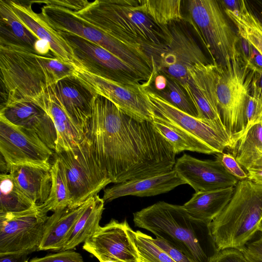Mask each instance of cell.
<instances>
[{"label":"cell","instance_id":"cell-1","mask_svg":"<svg viewBox=\"0 0 262 262\" xmlns=\"http://www.w3.org/2000/svg\"><path fill=\"white\" fill-rule=\"evenodd\" d=\"M86 136L112 183L166 173L176 163L172 146L152 122L136 119L99 95L93 97Z\"/></svg>","mask_w":262,"mask_h":262},{"label":"cell","instance_id":"cell-2","mask_svg":"<svg viewBox=\"0 0 262 262\" xmlns=\"http://www.w3.org/2000/svg\"><path fill=\"white\" fill-rule=\"evenodd\" d=\"M1 36V79L5 102H32L39 105L47 91L73 76L74 67L55 57L40 55L9 33Z\"/></svg>","mask_w":262,"mask_h":262},{"label":"cell","instance_id":"cell-3","mask_svg":"<svg viewBox=\"0 0 262 262\" xmlns=\"http://www.w3.org/2000/svg\"><path fill=\"white\" fill-rule=\"evenodd\" d=\"M135 2L84 1L78 10L71 11L90 26L125 44L143 50L149 57L150 52L163 42L164 34L160 26L134 9Z\"/></svg>","mask_w":262,"mask_h":262},{"label":"cell","instance_id":"cell-4","mask_svg":"<svg viewBox=\"0 0 262 262\" xmlns=\"http://www.w3.org/2000/svg\"><path fill=\"white\" fill-rule=\"evenodd\" d=\"M262 220V185L238 181L221 213L208 226L215 251L240 249L258 232Z\"/></svg>","mask_w":262,"mask_h":262},{"label":"cell","instance_id":"cell-5","mask_svg":"<svg viewBox=\"0 0 262 262\" xmlns=\"http://www.w3.org/2000/svg\"><path fill=\"white\" fill-rule=\"evenodd\" d=\"M133 216L136 227L166 241L193 262H208L210 256L199 235V228L206 225L191 217L183 206L158 202L135 212Z\"/></svg>","mask_w":262,"mask_h":262},{"label":"cell","instance_id":"cell-6","mask_svg":"<svg viewBox=\"0 0 262 262\" xmlns=\"http://www.w3.org/2000/svg\"><path fill=\"white\" fill-rule=\"evenodd\" d=\"M188 20L211 55L213 63L226 69L239 57L237 30L220 1L190 0Z\"/></svg>","mask_w":262,"mask_h":262},{"label":"cell","instance_id":"cell-7","mask_svg":"<svg viewBox=\"0 0 262 262\" xmlns=\"http://www.w3.org/2000/svg\"><path fill=\"white\" fill-rule=\"evenodd\" d=\"M41 15L58 33L76 35L106 49L137 70L148 81L153 76L151 58L142 49L125 44L75 16L69 9L42 2Z\"/></svg>","mask_w":262,"mask_h":262},{"label":"cell","instance_id":"cell-8","mask_svg":"<svg viewBox=\"0 0 262 262\" xmlns=\"http://www.w3.org/2000/svg\"><path fill=\"white\" fill-rule=\"evenodd\" d=\"M160 27L164 34L163 41L149 53L154 74L173 79L184 88L189 69L197 63L210 62L184 20Z\"/></svg>","mask_w":262,"mask_h":262},{"label":"cell","instance_id":"cell-9","mask_svg":"<svg viewBox=\"0 0 262 262\" xmlns=\"http://www.w3.org/2000/svg\"><path fill=\"white\" fill-rule=\"evenodd\" d=\"M219 68L218 106L232 148L247 128L246 107L255 71L246 66L241 57L226 69Z\"/></svg>","mask_w":262,"mask_h":262},{"label":"cell","instance_id":"cell-10","mask_svg":"<svg viewBox=\"0 0 262 262\" xmlns=\"http://www.w3.org/2000/svg\"><path fill=\"white\" fill-rule=\"evenodd\" d=\"M63 166L70 191V208L79 207L112 183L97 160L86 136L77 147L55 153Z\"/></svg>","mask_w":262,"mask_h":262},{"label":"cell","instance_id":"cell-11","mask_svg":"<svg viewBox=\"0 0 262 262\" xmlns=\"http://www.w3.org/2000/svg\"><path fill=\"white\" fill-rule=\"evenodd\" d=\"M73 76L93 96L106 98L125 114L137 120L153 121L154 111L144 84H124L78 67L74 68Z\"/></svg>","mask_w":262,"mask_h":262},{"label":"cell","instance_id":"cell-12","mask_svg":"<svg viewBox=\"0 0 262 262\" xmlns=\"http://www.w3.org/2000/svg\"><path fill=\"white\" fill-rule=\"evenodd\" d=\"M48 217L37 205L20 212L0 214V256L38 250Z\"/></svg>","mask_w":262,"mask_h":262},{"label":"cell","instance_id":"cell-13","mask_svg":"<svg viewBox=\"0 0 262 262\" xmlns=\"http://www.w3.org/2000/svg\"><path fill=\"white\" fill-rule=\"evenodd\" d=\"M59 33L73 49L81 68L124 84L136 86L148 82L137 70L99 45L76 35Z\"/></svg>","mask_w":262,"mask_h":262},{"label":"cell","instance_id":"cell-14","mask_svg":"<svg viewBox=\"0 0 262 262\" xmlns=\"http://www.w3.org/2000/svg\"><path fill=\"white\" fill-rule=\"evenodd\" d=\"M0 152L7 172L11 167L29 165L50 170L53 151L34 132L0 118Z\"/></svg>","mask_w":262,"mask_h":262},{"label":"cell","instance_id":"cell-15","mask_svg":"<svg viewBox=\"0 0 262 262\" xmlns=\"http://www.w3.org/2000/svg\"><path fill=\"white\" fill-rule=\"evenodd\" d=\"M219 68L213 63H197L188 70L184 88L195 107L198 117L214 129L232 147L231 140L222 122L217 100L216 84Z\"/></svg>","mask_w":262,"mask_h":262},{"label":"cell","instance_id":"cell-16","mask_svg":"<svg viewBox=\"0 0 262 262\" xmlns=\"http://www.w3.org/2000/svg\"><path fill=\"white\" fill-rule=\"evenodd\" d=\"M154 111V120L164 123L213 149L224 152L229 145L210 125L172 105L158 94L145 88Z\"/></svg>","mask_w":262,"mask_h":262},{"label":"cell","instance_id":"cell-17","mask_svg":"<svg viewBox=\"0 0 262 262\" xmlns=\"http://www.w3.org/2000/svg\"><path fill=\"white\" fill-rule=\"evenodd\" d=\"M127 221L112 219L100 226L83 245V249L100 262H141L136 246L128 233Z\"/></svg>","mask_w":262,"mask_h":262},{"label":"cell","instance_id":"cell-18","mask_svg":"<svg viewBox=\"0 0 262 262\" xmlns=\"http://www.w3.org/2000/svg\"><path fill=\"white\" fill-rule=\"evenodd\" d=\"M173 169L195 192L235 187L238 182L216 159L200 160L184 154L176 162Z\"/></svg>","mask_w":262,"mask_h":262},{"label":"cell","instance_id":"cell-19","mask_svg":"<svg viewBox=\"0 0 262 262\" xmlns=\"http://www.w3.org/2000/svg\"><path fill=\"white\" fill-rule=\"evenodd\" d=\"M20 22L38 39L48 41L51 52L59 61L74 67L82 68L74 52L65 38L54 30L41 14L35 13L29 4L9 1Z\"/></svg>","mask_w":262,"mask_h":262},{"label":"cell","instance_id":"cell-20","mask_svg":"<svg viewBox=\"0 0 262 262\" xmlns=\"http://www.w3.org/2000/svg\"><path fill=\"white\" fill-rule=\"evenodd\" d=\"M0 118L10 123L35 132L44 143L55 151L57 134L48 113L32 102H18L1 106Z\"/></svg>","mask_w":262,"mask_h":262},{"label":"cell","instance_id":"cell-21","mask_svg":"<svg viewBox=\"0 0 262 262\" xmlns=\"http://www.w3.org/2000/svg\"><path fill=\"white\" fill-rule=\"evenodd\" d=\"M53 91L71 120L86 136L94 96L73 76L59 80Z\"/></svg>","mask_w":262,"mask_h":262},{"label":"cell","instance_id":"cell-22","mask_svg":"<svg viewBox=\"0 0 262 262\" xmlns=\"http://www.w3.org/2000/svg\"><path fill=\"white\" fill-rule=\"evenodd\" d=\"M185 184L184 180L172 169L162 174L116 184L104 189L102 199L104 203H108L127 195L154 196L168 192Z\"/></svg>","mask_w":262,"mask_h":262},{"label":"cell","instance_id":"cell-23","mask_svg":"<svg viewBox=\"0 0 262 262\" xmlns=\"http://www.w3.org/2000/svg\"><path fill=\"white\" fill-rule=\"evenodd\" d=\"M39 106L48 113L54 123L57 134L55 153L72 150L83 141L86 136L64 111L54 94L53 86L45 93Z\"/></svg>","mask_w":262,"mask_h":262},{"label":"cell","instance_id":"cell-24","mask_svg":"<svg viewBox=\"0 0 262 262\" xmlns=\"http://www.w3.org/2000/svg\"><path fill=\"white\" fill-rule=\"evenodd\" d=\"M92 198L79 207L58 210L48 216L38 250H62L76 223Z\"/></svg>","mask_w":262,"mask_h":262},{"label":"cell","instance_id":"cell-25","mask_svg":"<svg viewBox=\"0 0 262 262\" xmlns=\"http://www.w3.org/2000/svg\"><path fill=\"white\" fill-rule=\"evenodd\" d=\"M23 192L35 204L40 205L48 199L52 185L50 170L41 167L23 165L8 169Z\"/></svg>","mask_w":262,"mask_h":262},{"label":"cell","instance_id":"cell-26","mask_svg":"<svg viewBox=\"0 0 262 262\" xmlns=\"http://www.w3.org/2000/svg\"><path fill=\"white\" fill-rule=\"evenodd\" d=\"M234 190L230 187L195 192L183 206L191 217L208 226L229 203Z\"/></svg>","mask_w":262,"mask_h":262},{"label":"cell","instance_id":"cell-27","mask_svg":"<svg viewBox=\"0 0 262 262\" xmlns=\"http://www.w3.org/2000/svg\"><path fill=\"white\" fill-rule=\"evenodd\" d=\"M230 150L246 171L262 169L261 121L250 126Z\"/></svg>","mask_w":262,"mask_h":262},{"label":"cell","instance_id":"cell-28","mask_svg":"<svg viewBox=\"0 0 262 262\" xmlns=\"http://www.w3.org/2000/svg\"><path fill=\"white\" fill-rule=\"evenodd\" d=\"M104 204L98 195L92 199L76 223L62 250L74 249L96 233L100 227Z\"/></svg>","mask_w":262,"mask_h":262},{"label":"cell","instance_id":"cell-29","mask_svg":"<svg viewBox=\"0 0 262 262\" xmlns=\"http://www.w3.org/2000/svg\"><path fill=\"white\" fill-rule=\"evenodd\" d=\"M180 0L135 1L134 8L158 26H166L184 20Z\"/></svg>","mask_w":262,"mask_h":262},{"label":"cell","instance_id":"cell-30","mask_svg":"<svg viewBox=\"0 0 262 262\" xmlns=\"http://www.w3.org/2000/svg\"><path fill=\"white\" fill-rule=\"evenodd\" d=\"M52 185L49 196L46 201L39 205L45 212H55L70 208L71 199L66 175L60 159L55 155L50 169Z\"/></svg>","mask_w":262,"mask_h":262},{"label":"cell","instance_id":"cell-31","mask_svg":"<svg viewBox=\"0 0 262 262\" xmlns=\"http://www.w3.org/2000/svg\"><path fill=\"white\" fill-rule=\"evenodd\" d=\"M36 205L19 188L10 174H1L0 214L25 211Z\"/></svg>","mask_w":262,"mask_h":262},{"label":"cell","instance_id":"cell-32","mask_svg":"<svg viewBox=\"0 0 262 262\" xmlns=\"http://www.w3.org/2000/svg\"><path fill=\"white\" fill-rule=\"evenodd\" d=\"M224 10L235 26L238 34L262 55V28L247 9L244 0H241L239 10Z\"/></svg>","mask_w":262,"mask_h":262},{"label":"cell","instance_id":"cell-33","mask_svg":"<svg viewBox=\"0 0 262 262\" xmlns=\"http://www.w3.org/2000/svg\"><path fill=\"white\" fill-rule=\"evenodd\" d=\"M152 122L156 129L172 146L176 155L185 150L207 155L215 154L210 147L171 127L156 120Z\"/></svg>","mask_w":262,"mask_h":262},{"label":"cell","instance_id":"cell-34","mask_svg":"<svg viewBox=\"0 0 262 262\" xmlns=\"http://www.w3.org/2000/svg\"><path fill=\"white\" fill-rule=\"evenodd\" d=\"M128 233L137 249L141 262H176L166 252L156 245L153 238L140 231Z\"/></svg>","mask_w":262,"mask_h":262},{"label":"cell","instance_id":"cell-35","mask_svg":"<svg viewBox=\"0 0 262 262\" xmlns=\"http://www.w3.org/2000/svg\"><path fill=\"white\" fill-rule=\"evenodd\" d=\"M166 77L165 86L159 91L154 92L176 108L198 118L196 109L183 86L177 80Z\"/></svg>","mask_w":262,"mask_h":262},{"label":"cell","instance_id":"cell-36","mask_svg":"<svg viewBox=\"0 0 262 262\" xmlns=\"http://www.w3.org/2000/svg\"><path fill=\"white\" fill-rule=\"evenodd\" d=\"M0 14L1 23L11 29L8 30L11 34L20 42L33 49L38 39L20 22L9 1H0Z\"/></svg>","mask_w":262,"mask_h":262},{"label":"cell","instance_id":"cell-37","mask_svg":"<svg viewBox=\"0 0 262 262\" xmlns=\"http://www.w3.org/2000/svg\"><path fill=\"white\" fill-rule=\"evenodd\" d=\"M215 159L220 161L225 169L238 181L248 179V174L237 162L232 154L228 152L217 153Z\"/></svg>","mask_w":262,"mask_h":262},{"label":"cell","instance_id":"cell-38","mask_svg":"<svg viewBox=\"0 0 262 262\" xmlns=\"http://www.w3.org/2000/svg\"><path fill=\"white\" fill-rule=\"evenodd\" d=\"M27 262H84L79 253L73 250H61L41 257H34Z\"/></svg>","mask_w":262,"mask_h":262},{"label":"cell","instance_id":"cell-39","mask_svg":"<svg viewBox=\"0 0 262 262\" xmlns=\"http://www.w3.org/2000/svg\"><path fill=\"white\" fill-rule=\"evenodd\" d=\"M208 262H248L240 249H225L215 251Z\"/></svg>","mask_w":262,"mask_h":262},{"label":"cell","instance_id":"cell-40","mask_svg":"<svg viewBox=\"0 0 262 262\" xmlns=\"http://www.w3.org/2000/svg\"><path fill=\"white\" fill-rule=\"evenodd\" d=\"M248 262H262V233L240 249Z\"/></svg>","mask_w":262,"mask_h":262},{"label":"cell","instance_id":"cell-41","mask_svg":"<svg viewBox=\"0 0 262 262\" xmlns=\"http://www.w3.org/2000/svg\"><path fill=\"white\" fill-rule=\"evenodd\" d=\"M154 243L166 252L176 262H193L187 255L167 242L161 238H153Z\"/></svg>","mask_w":262,"mask_h":262},{"label":"cell","instance_id":"cell-42","mask_svg":"<svg viewBox=\"0 0 262 262\" xmlns=\"http://www.w3.org/2000/svg\"><path fill=\"white\" fill-rule=\"evenodd\" d=\"M245 4L262 28V0H244Z\"/></svg>","mask_w":262,"mask_h":262},{"label":"cell","instance_id":"cell-43","mask_svg":"<svg viewBox=\"0 0 262 262\" xmlns=\"http://www.w3.org/2000/svg\"><path fill=\"white\" fill-rule=\"evenodd\" d=\"M247 66L254 71H262V55L252 45L250 58Z\"/></svg>","mask_w":262,"mask_h":262},{"label":"cell","instance_id":"cell-44","mask_svg":"<svg viewBox=\"0 0 262 262\" xmlns=\"http://www.w3.org/2000/svg\"><path fill=\"white\" fill-rule=\"evenodd\" d=\"M34 51L39 55H46L51 51L50 43L42 39H37L34 46Z\"/></svg>","mask_w":262,"mask_h":262},{"label":"cell","instance_id":"cell-45","mask_svg":"<svg viewBox=\"0 0 262 262\" xmlns=\"http://www.w3.org/2000/svg\"><path fill=\"white\" fill-rule=\"evenodd\" d=\"M223 8L231 11H238L241 6V0L220 1Z\"/></svg>","mask_w":262,"mask_h":262},{"label":"cell","instance_id":"cell-46","mask_svg":"<svg viewBox=\"0 0 262 262\" xmlns=\"http://www.w3.org/2000/svg\"><path fill=\"white\" fill-rule=\"evenodd\" d=\"M247 172L248 180L256 184L262 185V169H250Z\"/></svg>","mask_w":262,"mask_h":262},{"label":"cell","instance_id":"cell-47","mask_svg":"<svg viewBox=\"0 0 262 262\" xmlns=\"http://www.w3.org/2000/svg\"><path fill=\"white\" fill-rule=\"evenodd\" d=\"M28 255H9L0 256V262H27Z\"/></svg>","mask_w":262,"mask_h":262},{"label":"cell","instance_id":"cell-48","mask_svg":"<svg viewBox=\"0 0 262 262\" xmlns=\"http://www.w3.org/2000/svg\"><path fill=\"white\" fill-rule=\"evenodd\" d=\"M252 84L262 94V71H255Z\"/></svg>","mask_w":262,"mask_h":262},{"label":"cell","instance_id":"cell-49","mask_svg":"<svg viewBox=\"0 0 262 262\" xmlns=\"http://www.w3.org/2000/svg\"><path fill=\"white\" fill-rule=\"evenodd\" d=\"M258 232H260L261 233H262V220L259 223L258 227Z\"/></svg>","mask_w":262,"mask_h":262},{"label":"cell","instance_id":"cell-50","mask_svg":"<svg viewBox=\"0 0 262 262\" xmlns=\"http://www.w3.org/2000/svg\"><path fill=\"white\" fill-rule=\"evenodd\" d=\"M261 123H262V117H261Z\"/></svg>","mask_w":262,"mask_h":262},{"label":"cell","instance_id":"cell-51","mask_svg":"<svg viewBox=\"0 0 262 262\" xmlns=\"http://www.w3.org/2000/svg\"><path fill=\"white\" fill-rule=\"evenodd\" d=\"M105 262H111V261H105Z\"/></svg>","mask_w":262,"mask_h":262}]
</instances>
